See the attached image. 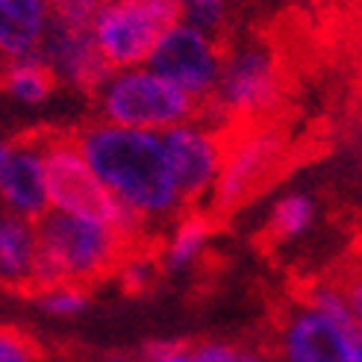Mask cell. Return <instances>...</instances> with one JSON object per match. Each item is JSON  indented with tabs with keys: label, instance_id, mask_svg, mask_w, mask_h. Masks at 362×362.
<instances>
[{
	"label": "cell",
	"instance_id": "1",
	"mask_svg": "<svg viewBox=\"0 0 362 362\" xmlns=\"http://www.w3.org/2000/svg\"><path fill=\"white\" fill-rule=\"evenodd\" d=\"M71 136L106 192L148 230L174 224L186 212L159 133L95 118Z\"/></svg>",
	"mask_w": 362,
	"mask_h": 362
},
{
	"label": "cell",
	"instance_id": "2",
	"mask_svg": "<svg viewBox=\"0 0 362 362\" xmlns=\"http://www.w3.org/2000/svg\"><path fill=\"white\" fill-rule=\"evenodd\" d=\"M130 250L136 247L112 224L47 209L35 221V259L27 295L53 286L88 288L92 283L115 274Z\"/></svg>",
	"mask_w": 362,
	"mask_h": 362
},
{
	"label": "cell",
	"instance_id": "3",
	"mask_svg": "<svg viewBox=\"0 0 362 362\" xmlns=\"http://www.w3.org/2000/svg\"><path fill=\"white\" fill-rule=\"evenodd\" d=\"M92 98L98 121L151 133H162L174 124L192 121L201 110V103L192 95L159 77L148 65L110 71Z\"/></svg>",
	"mask_w": 362,
	"mask_h": 362
},
{
	"label": "cell",
	"instance_id": "4",
	"mask_svg": "<svg viewBox=\"0 0 362 362\" xmlns=\"http://www.w3.org/2000/svg\"><path fill=\"white\" fill-rule=\"evenodd\" d=\"M45 174L50 209L106 221L133 247H144L151 230L106 192V186L80 153L74 136H45Z\"/></svg>",
	"mask_w": 362,
	"mask_h": 362
},
{
	"label": "cell",
	"instance_id": "5",
	"mask_svg": "<svg viewBox=\"0 0 362 362\" xmlns=\"http://www.w3.org/2000/svg\"><path fill=\"white\" fill-rule=\"evenodd\" d=\"M283 74L274 50L262 42H247L236 50L224 53V68L218 86L209 100L201 103L197 118H247V115H265L274 110L280 100Z\"/></svg>",
	"mask_w": 362,
	"mask_h": 362
},
{
	"label": "cell",
	"instance_id": "6",
	"mask_svg": "<svg viewBox=\"0 0 362 362\" xmlns=\"http://www.w3.org/2000/svg\"><path fill=\"white\" fill-rule=\"evenodd\" d=\"M159 77H165L177 88H183L197 103L212 98L224 68V50L218 39L186 21H174L162 30L148 62Z\"/></svg>",
	"mask_w": 362,
	"mask_h": 362
},
{
	"label": "cell",
	"instance_id": "7",
	"mask_svg": "<svg viewBox=\"0 0 362 362\" xmlns=\"http://www.w3.org/2000/svg\"><path fill=\"white\" fill-rule=\"evenodd\" d=\"M159 139L186 209H197V204L206 201L218 183L227 153L224 136L218 133V127L192 118L162 130Z\"/></svg>",
	"mask_w": 362,
	"mask_h": 362
},
{
	"label": "cell",
	"instance_id": "8",
	"mask_svg": "<svg viewBox=\"0 0 362 362\" xmlns=\"http://www.w3.org/2000/svg\"><path fill=\"white\" fill-rule=\"evenodd\" d=\"M165 27H171L165 18L139 0H103L88 18L92 39L110 71L144 65Z\"/></svg>",
	"mask_w": 362,
	"mask_h": 362
},
{
	"label": "cell",
	"instance_id": "9",
	"mask_svg": "<svg viewBox=\"0 0 362 362\" xmlns=\"http://www.w3.org/2000/svg\"><path fill=\"white\" fill-rule=\"evenodd\" d=\"M39 59L50 68L53 80L83 95H95V88L110 74V65L100 57L88 21H77V18L65 15L50 18L39 47Z\"/></svg>",
	"mask_w": 362,
	"mask_h": 362
},
{
	"label": "cell",
	"instance_id": "10",
	"mask_svg": "<svg viewBox=\"0 0 362 362\" xmlns=\"http://www.w3.org/2000/svg\"><path fill=\"white\" fill-rule=\"evenodd\" d=\"M283 153L286 144L274 133H259V136H247L239 144L224 153V165L218 174V183L212 189V212L224 215L242 206L247 197L257 194L274 171L283 165Z\"/></svg>",
	"mask_w": 362,
	"mask_h": 362
},
{
	"label": "cell",
	"instance_id": "11",
	"mask_svg": "<svg viewBox=\"0 0 362 362\" xmlns=\"http://www.w3.org/2000/svg\"><path fill=\"white\" fill-rule=\"evenodd\" d=\"M354 330L339 327L336 321L313 310L310 303H298L280 321L277 348L283 362H354L351 356Z\"/></svg>",
	"mask_w": 362,
	"mask_h": 362
},
{
	"label": "cell",
	"instance_id": "12",
	"mask_svg": "<svg viewBox=\"0 0 362 362\" xmlns=\"http://www.w3.org/2000/svg\"><path fill=\"white\" fill-rule=\"evenodd\" d=\"M0 206L6 215H18V218L33 224L50 209L45 174V136L12 141L9 159L0 171Z\"/></svg>",
	"mask_w": 362,
	"mask_h": 362
},
{
	"label": "cell",
	"instance_id": "13",
	"mask_svg": "<svg viewBox=\"0 0 362 362\" xmlns=\"http://www.w3.org/2000/svg\"><path fill=\"white\" fill-rule=\"evenodd\" d=\"M50 18L47 0H0V62L39 57Z\"/></svg>",
	"mask_w": 362,
	"mask_h": 362
},
{
	"label": "cell",
	"instance_id": "14",
	"mask_svg": "<svg viewBox=\"0 0 362 362\" xmlns=\"http://www.w3.org/2000/svg\"><path fill=\"white\" fill-rule=\"evenodd\" d=\"M33 259H35V224L4 212V221H0V288L30 292Z\"/></svg>",
	"mask_w": 362,
	"mask_h": 362
},
{
	"label": "cell",
	"instance_id": "15",
	"mask_svg": "<svg viewBox=\"0 0 362 362\" xmlns=\"http://www.w3.org/2000/svg\"><path fill=\"white\" fill-rule=\"evenodd\" d=\"M50 68L39 57L0 62V92L21 106H45L57 92Z\"/></svg>",
	"mask_w": 362,
	"mask_h": 362
},
{
	"label": "cell",
	"instance_id": "16",
	"mask_svg": "<svg viewBox=\"0 0 362 362\" xmlns=\"http://www.w3.org/2000/svg\"><path fill=\"white\" fill-rule=\"evenodd\" d=\"M209 218L194 209H186L180 218L174 221V230L162 247V259L159 265L165 271H186L192 268L197 259L204 257V250L209 245Z\"/></svg>",
	"mask_w": 362,
	"mask_h": 362
},
{
	"label": "cell",
	"instance_id": "17",
	"mask_svg": "<svg viewBox=\"0 0 362 362\" xmlns=\"http://www.w3.org/2000/svg\"><path fill=\"white\" fill-rule=\"evenodd\" d=\"M313 221H315V201L310 194L295 192L277 201L274 212H271V221H268V233L274 239H295L310 230Z\"/></svg>",
	"mask_w": 362,
	"mask_h": 362
},
{
	"label": "cell",
	"instance_id": "18",
	"mask_svg": "<svg viewBox=\"0 0 362 362\" xmlns=\"http://www.w3.org/2000/svg\"><path fill=\"white\" fill-rule=\"evenodd\" d=\"M233 0H180V21L204 30L215 39L230 27Z\"/></svg>",
	"mask_w": 362,
	"mask_h": 362
},
{
	"label": "cell",
	"instance_id": "19",
	"mask_svg": "<svg viewBox=\"0 0 362 362\" xmlns=\"http://www.w3.org/2000/svg\"><path fill=\"white\" fill-rule=\"evenodd\" d=\"M192 359L194 362H271L265 348L257 345H233L224 339H209L192 345Z\"/></svg>",
	"mask_w": 362,
	"mask_h": 362
},
{
	"label": "cell",
	"instance_id": "20",
	"mask_svg": "<svg viewBox=\"0 0 362 362\" xmlns=\"http://www.w3.org/2000/svg\"><path fill=\"white\" fill-rule=\"evenodd\" d=\"M156 259L148 253V247H136L124 257V262L118 265L115 274H121V283L130 295H139V292H148L153 277H156Z\"/></svg>",
	"mask_w": 362,
	"mask_h": 362
},
{
	"label": "cell",
	"instance_id": "21",
	"mask_svg": "<svg viewBox=\"0 0 362 362\" xmlns=\"http://www.w3.org/2000/svg\"><path fill=\"white\" fill-rule=\"evenodd\" d=\"M47 354L30 333L0 324V362H45Z\"/></svg>",
	"mask_w": 362,
	"mask_h": 362
},
{
	"label": "cell",
	"instance_id": "22",
	"mask_svg": "<svg viewBox=\"0 0 362 362\" xmlns=\"http://www.w3.org/2000/svg\"><path fill=\"white\" fill-rule=\"evenodd\" d=\"M39 306L50 315H80L88 306V288L83 286H53L33 295Z\"/></svg>",
	"mask_w": 362,
	"mask_h": 362
},
{
	"label": "cell",
	"instance_id": "23",
	"mask_svg": "<svg viewBox=\"0 0 362 362\" xmlns=\"http://www.w3.org/2000/svg\"><path fill=\"white\" fill-rule=\"evenodd\" d=\"M141 362H194L186 341H151L141 351Z\"/></svg>",
	"mask_w": 362,
	"mask_h": 362
},
{
	"label": "cell",
	"instance_id": "24",
	"mask_svg": "<svg viewBox=\"0 0 362 362\" xmlns=\"http://www.w3.org/2000/svg\"><path fill=\"white\" fill-rule=\"evenodd\" d=\"M47 4H50L53 15H65V18H77V21H88L103 0H47Z\"/></svg>",
	"mask_w": 362,
	"mask_h": 362
},
{
	"label": "cell",
	"instance_id": "25",
	"mask_svg": "<svg viewBox=\"0 0 362 362\" xmlns=\"http://www.w3.org/2000/svg\"><path fill=\"white\" fill-rule=\"evenodd\" d=\"M341 292L348 298V306H351V315L356 321V330L362 333V271L351 274L345 283H341Z\"/></svg>",
	"mask_w": 362,
	"mask_h": 362
},
{
	"label": "cell",
	"instance_id": "26",
	"mask_svg": "<svg viewBox=\"0 0 362 362\" xmlns=\"http://www.w3.org/2000/svg\"><path fill=\"white\" fill-rule=\"evenodd\" d=\"M139 4H144V6L156 9L162 18H165L168 24L180 21V0H139Z\"/></svg>",
	"mask_w": 362,
	"mask_h": 362
},
{
	"label": "cell",
	"instance_id": "27",
	"mask_svg": "<svg viewBox=\"0 0 362 362\" xmlns=\"http://www.w3.org/2000/svg\"><path fill=\"white\" fill-rule=\"evenodd\" d=\"M351 356L354 362H362V333L359 330L351 333Z\"/></svg>",
	"mask_w": 362,
	"mask_h": 362
},
{
	"label": "cell",
	"instance_id": "28",
	"mask_svg": "<svg viewBox=\"0 0 362 362\" xmlns=\"http://www.w3.org/2000/svg\"><path fill=\"white\" fill-rule=\"evenodd\" d=\"M95 362H141V359H136L130 354H106V356H98Z\"/></svg>",
	"mask_w": 362,
	"mask_h": 362
},
{
	"label": "cell",
	"instance_id": "29",
	"mask_svg": "<svg viewBox=\"0 0 362 362\" xmlns=\"http://www.w3.org/2000/svg\"><path fill=\"white\" fill-rule=\"evenodd\" d=\"M9 151H12V141L9 139H0V171H4V165H6Z\"/></svg>",
	"mask_w": 362,
	"mask_h": 362
},
{
	"label": "cell",
	"instance_id": "30",
	"mask_svg": "<svg viewBox=\"0 0 362 362\" xmlns=\"http://www.w3.org/2000/svg\"><path fill=\"white\" fill-rule=\"evenodd\" d=\"M0 221H4V206H0Z\"/></svg>",
	"mask_w": 362,
	"mask_h": 362
},
{
	"label": "cell",
	"instance_id": "31",
	"mask_svg": "<svg viewBox=\"0 0 362 362\" xmlns=\"http://www.w3.org/2000/svg\"><path fill=\"white\" fill-rule=\"evenodd\" d=\"M65 362H71V359H65Z\"/></svg>",
	"mask_w": 362,
	"mask_h": 362
}]
</instances>
